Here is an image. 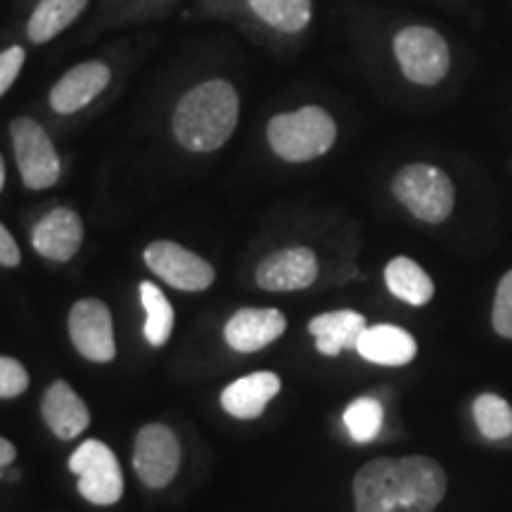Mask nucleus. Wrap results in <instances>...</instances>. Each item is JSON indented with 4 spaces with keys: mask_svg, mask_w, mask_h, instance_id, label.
Returning <instances> with one entry per match:
<instances>
[{
    "mask_svg": "<svg viewBox=\"0 0 512 512\" xmlns=\"http://www.w3.org/2000/svg\"><path fill=\"white\" fill-rule=\"evenodd\" d=\"M22 261V254H19V247L15 238L10 235V230L0 223V266L15 268Z\"/></svg>",
    "mask_w": 512,
    "mask_h": 512,
    "instance_id": "cd10ccee",
    "label": "nucleus"
},
{
    "mask_svg": "<svg viewBox=\"0 0 512 512\" xmlns=\"http://www.w3.org/2000/svg\"><path fill=\"white\" fill-rule=\"evenodd\" d=\"M356 351L375 366L401 368L408 366L418 354V342L411 332L399 328V325L382 323L363 330V335L358 337Z\"/></svg>",
    "mask_w": 512,
    "mask_h": 512,
    "instance_id": "f3484780",
    "label": "nucleus"
},
{
    "mask_svg": "<svg viewBox=\"0 0 512 512\" xmlns=\"http://www.w3.org/2000/svg\"><path fill=\"white\" fill-rule=\"evenodd\" d=\"M69 337L76 351L93 363H110L117 356L112 313L100 299H81L67 318Z\"/></svg>",
    "mask_w": 512,
    "mask_h": 512,
    "instance_id": "9d476101",
    "label": "nucleus"
},
{
    "mask_svg": "<svg viewBox=\"0 0 512 512\" xmlns=\"http://www.w3.org/2000/svg\"><path fill=\"white\" fill-rule=\"evenodd\" d=\"M112 72L102 62H83L69 69L50 91V107L57 114H74L98 98L110 86Z\"/></svg>",
    "mask_w": 512,
    "mask_h": 512,
    "instance_id": "ddd939ff",
    "label": "nucleus"
},
{
    "mask_svg": "<svg viewBox=\"0 0 512 512\" xmlns=\"http://www.w3.org/2000/svg\"><path fill=\"white\" fill-rule=\"evenodd\" d=\"M366 328V318L351 309L320 313L309 323V332L316 337V349L323 356H339L344 349H356L358 337Z\"/></svg>",
    "mask_w": 512,
    "mask_h": 512,
    "instance_id": "a211bd4d",
    "label": "nucleus"
},
{
    "mask_svg": "<svg viewBox=\"0 0 512 512\" xmlns=\"http://www.w3.org/2000/svg\"><path fill=\"white\" fill-rule=\"evenodd\" d=\"M283 389V382L275 373L261 370V373H252L240 377V380L230 382L221 392V406L223 411L238 420H256L266 411V406Z\"/></svg>",
    "mask_w": 512,
    "mask_h": 512,
    "instance_id": "2eb2a0df",
    "label": "nucleus"
},
{
    "mask_svg": "<svg viewBox=\"0 0 512 512\" xmlns=\"http://www.w3.org/2000/svg\"><path fill=\"white\" fill-rule=\"evenodd\" d=\"M143 259L150 271L157 273L164 283L183 292L207 290L216 278L214 266L209 261L169 240L152 242L143 252Z\"/></svg>",
    "mask_w": 512,
    "mask_h": 512,
    "instance_id": "1a4fd4ad",
    "label": "nucleus"
},
{
    "mask_svg": "<svg viewBox=\"0 0 512 512\" xmlns=\"http://www.w3.org/2000/svg\"><path fill=\"white\" fill-rule=\"evenodd\" d=\"M384 411L382 403L370 396H361V399L351 401L344 411V427H347L349 437L358 441V444H368V441L377 439L382 432Z\"/></svg>",
    "mask_w": 512,
    "mask_h": 512,
    "instance_id": "b1692460",
    "label": "nucleus"
},
{
    "mask_svg": "<svg viewBox=\"0 0 512 512\" xmlns=\"http://www.w3.org/2000/svg\"><path fill=\"white\" fill-rule=\"evenodd\" d=\"M392 192L415 219L425 223H441L456 207V188L453 181L432 164L403 166L392 181Z\"/></svg>",
    "mask_w": 512,
    "mask_h": 512,
    "instance_id": "20e7f679",
    "label": "nucleus"
},
{
    "mask_svg": "<svg viewBox=\"0 0 512 512\" xmlns=\"http://www.w3.org/2000/svg\"><path fill=\"white\" fill-rule=\"evenodd\" d=\"M318 278L316 252L309 247H287L273 252L256 268V283L268 292L306 290Z\"/></svg>",
    "mask_w": 512,
    "mask_h": 512,
    "instance_id": "9b49d317",
    "label": "nucleus"
},
{
    "mask_svg": "<svg viewBox=\"0 0 512 512\" xmlns=\"http://www.w3.org/2000/svg\"><path fill=\"white\" fill-rule=\"evenodd\" d=\"M88 0H41L31 12L27 34L34 43H48L86 10Z\"/></svg>",
    "mask_w": 512,
    "mask_h": 512,
    "instance_id": "aec40b11",
    "label": "nucleus"
},
{
    "mask_svg": "<svg viewBox=\"0 0 512 512\" xmlns=\"http://www.w3.org/2000/svg\"><path fill=\"white\" fill-rule=\"evenodd\" d=\"M268 143L280 159L292 164L323 157L335 145L337 124L323 107H302L297 112L275 114L268 121Z\"/></svg>",
    "mask_w": 512,
    "mask_h": 512,
    "instance_id": "7ed1b4c3",
    "label": "nucleus"
},
{
    "mask_svg": "<svg viewBox=\"0 0 512 512\" xmlns=\"http://www.w3.org/2000/svg\"><path fill=\"white\" fill-rule=\"evenodd\" d=\"M8 479H10V482H17V479H19V472H17V470H12L10 475H8Z\"/></svg>",
    "mask_w": 512,
    "mask_h": 512,
    "instance_id": "2f4dec72",
    "label": "nucleus"
},
{
    "mask_svg": "<svg viewBox=\"0 0 512 512\" xmlns=\"http://www.w3.org/2000/svg\"><path fill=\"white\" fill-rule=\"evenodd\" d=\"M240 3H247V0H204L211 15H228V12L238 10Z\"/></svg>",
    "mask_w": 512,
    "mask_h": 512,
    "instance_id": "c85d7f7f",
    "label": "nucleus"
},
{
    "mask_svg": "<svg viewBox=\"0 0 512 512\" xmlns=\"http://www.w3.org/2000/svg\"><path fill=\"white\" fill-rule=\"evenodd\" d=\"M3 185H5V162L3 157H0V190H3Z\"/></svg>",
    "mask_w": 512,
    "mask_h": 512,
    "instance_id": "7c9ffc66",
    "label": "nucleus"
},
{
    "mask_svg": "<svg viewBox=\"0 0 512 512\" xmlns=\"http://www.w3.org/2000/svg\"><path fill=\"white\" fill-rule=\"evenodd\" d=\"M83 242V221L74 209L60 207L48 211L31 230V245L41 256L64 264L72 261Z\"/></svg>",
    "mask_w": 512,
    "mask_h": 512,
    "instance_id": "f8f14e48",
    "label": "nucleus"
},
{
    "mask_svg": "<svg viewBox=\"0 0 512 512\" xmlns=\"http://www.w3.org/2000/svg\"><path fill=\"white\" fill-rule=\"evenodd\" d=\"M491 325L498 335L512 339V268L498 283L494 297V311H491Z\"/></svg>",
    "mask_w": 512,
    "mask_h": 512,
    "instance_id": "393cba45",
    "label": "nucleus"
},
{
    "mask_svg": "<svg viewBox=\"0 0 512 512\" xmlns=\"http://www.w3.org/2000/svg\"><path fill=\"white\" fill-rule=\"evenodd\" d=\"M247 5L268 27L285 31V34L304 31L313 15L311 0H247Z\"/></svg>",
    "mask_w": 512,
    "mask_h": 512,
    "instance_id": "412c9836",
    "label": "nucleus"
},
{
    "mask_svg": "<svg viewBox=\"0 0 512 512\" xmlns=\"http://www.w3.org/2000/svg\"><path fill=\"white\" fill-rule=\"evenodd\" d=\"M181 465V444L166 425L152 422L138 432L133 446V470L150 489H164L176 477Z\"/></svg>",
    "mask_w": 512,
    "mask_h": 512,
    "instance_id": "6e6552de",
    "label": "nucleus"
},
{
    "mask_svg": "<svg viewBox=\"0 0 512 512\" xmlns=\"http://www.w3.org/2000/svg\"><path fill=\"white\" fill-rule=\"evenodd\" d=\"M15 458H17L15 444H12V441H8V439L0 437V479H3L5 467H10L12 463H15Z\"/></svg>",
    "mask_w": 512,
    "mask_h": 512,
    "instance_id": "c756f323",
    "label": "nucleus"
},
{
    "mask_svg": "<svg viewBox=\"0 0 512 512\" xmlns=\"http://www.w3.org/2000/svg\"><path fill=\"white\" fill-rule=\"evenodd\" d=\"M394 53L403 76L418 86H437L451 69V50L439 31L406 27L394 38Z\"/></svg>",
    "mask_w": 512,
    "mask_h": 512,
    "instance_id": "39448f33",
    "label": "nucleus"
},
{
    "mask_svg": "<svg viewBox=\"0 0 512 512\" xmlns=\"http://www.w3.org/2000/svg\"><path fill=\"white\" fill-rule=\"evenodd\" d=\"M24 57H27V53L19 46H12L5 53H0V98L10 91V86L22 72Z\"/></svg>",
    "mask_w": 512,
    "mask_h": 512,
    "instance_id": "bb28decb",
    "label": "nucleus"
},
{
    "mask_svg": "<svg viewBox=\"0 0 512 512\" xmlns=\"http://www.w3.org/2000/svg\"><path fill=\"white\" fill-rule=\"evenodd\" d=\"M384 283L396 299L411 306H425L434 297L432 278L408 256H396L389 261L384 268Z\"/></svg>",
    "mask_w": 512,
    "mask_h": 512,
    "instance_id": "6ab92c4d",
    "label": "nucleus"
},
{
    "mask_svg": "<svg viewBox=\"0 0 512 512\" xmlns=\"http://www.w3.org/2000/svg\"><path fill=\"white\" fill-rule=\"evenodd\" d=\"M140 302L145 309V339L150 347H164L174 332V309L155 283H140Z\"/></svg>",
    "mask_w": 512,
    "mask_h": 512,
    "instance_id": "4be33fe9",
    "label": "nucleus"
},
{
    "mask_svg": "<svg viewBox=\"0 0 512 512\" xmlns=\"http://www.w3.org/2000/svg\"><path fill=\"white\" fill-rule=\"evenodd\" d=\"M477 430L484 439L503 441L512 437V406L496 394H482L472 403Z\"/></svg>",
    "mask_w": 512,
    "mask_h": 512,
    "instance_id": "5701e85b",
    "label": "nucleus"
},
{
    "mask_svg": "<svg viewBox=\"0 0 512 512\" xmlns=\"http://www.w3.org/2000/svg\"><path fill=\"white\" fill-rule=\"evenodd\" d=\"M240 119V98L233 83L214 79L195 86L178 100L174 136L190 152H214L228 143Z\"/></svg>",
    "mask_w": 512,
    "mask_h": 512,
    "instance_id": "f03ea898",
    "label": "nucleus"
},
{
    "mask_svg": "<svg viewBox=\"0 0 512 512\" xmlns=\"http://www.w3.org/2000/svg\"><path fill=\"white\" fill-rule=\"evenodd\" d=\"M41 413L55 437L64 441L76 439L79 434H83L88 425H91L88 406L83 403L81 396L74 392L72 384H67L64 380L53 382L48 387V392L43 394Z\"/></svg>",
    "mask_w": 512,
    "mask_h": 512,
    "instance_id": "dca6fc26",
    "label": "nucleus"
},
{
    "mask_svg": "<svg viewBox=\"0 0 512 512\" xmlns=\"http://www.w3.org/2000/svg\"><path fill=\"white\" fill-rule=\"evenodd\" d=\"M446 486V472L437 460L377 458L354 477L356 512H434Z\"/></svg>",
    "mask_w": 512,
    "mask_h": 512,
    "instance_id": "f257e3e1",
    "label": "nucleus"
},
{
    "mask_svg": "<svg viewBox=\"0 0 512 512\" xmlns=\"http://www.w3.org/2000/svg\"><path fill=\"white\" fill-rule=\"evenodd\" d=\"M69 470L79 477V494L93 505H114L124 494V475L114 451L100 439H88L69 458Z\"/></svg>",
    "mask_w": 512,
    "mask_h": 512,
    "instance_id": "423d86ee",
    "label": "nucleus"
},
{
    "mask_svg": "<svg viewBox=\"0 0 512 512\" xmlns=\"http://www.w3.org/2000/svg\"><path fill=\"white\" fill-rule=\"evenodd\" d=\"M29 387V373L17 358L0 356V399H15Z\"/></svg>",
    "mask_w": 512,
    "mask_h": 512,
    "instance_id": "a878e982",
    "label": "nucleus"
},
{
    "mask_svg": "<svg viewBox=\"0 0 512 512\" xmlns=\"http://www.w3.org/2000/svg\"><path fill=\"white\" fill-rule=\"evenodd\" d=\"M19 174L29 190H46L60 181V157L55 145L38 121L19 117L10 126Z\"/></svg>",
    "mask_w": 512,
    "mask_h": 512,
    "instance_id": "0eeeda50",
    "label": "nucleus"
},
{
    "mask_svg": "<svg viewBox=\"0 0 512 512\" xmlns=\"http://www.w3.org/2000/svg\"><path fill=\"white\" fill-rule=\"evenodd\" d=\"M285 328L287 318L278 309H240L226 323L223 337L230 349L240 354H254L283 337Z\"/></svg>",
    "mask_w": 512,
    "mask_h": 512,
    "instance_id": "4468645a",
    "label": "nucleus"
}]
</instances>
